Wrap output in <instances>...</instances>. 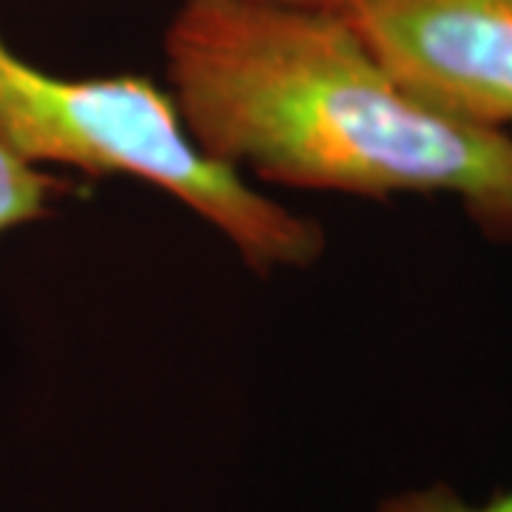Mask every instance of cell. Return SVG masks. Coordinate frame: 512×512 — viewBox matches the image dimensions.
Segmentation results:
<instances>
[{"label": "cell", "mask_w": 512, "mask_h": 512, "mask_svg": "<svg viewBox=\"0 0 512 512\" xmlns=\"http://www.w3.org/2000/svg\"><path fill=\"white\" fill-rule=\"evenodd\" d=\"M168 94L202 154L237 174L367 200L444 194L512 239V134L424 100L339 9L180 0Z\"/></svg>", "instance_id": "obj_1"}, {"label": "cell", "mask_w": 512, "mask_h": 512, "mask_svg": "<svg viewBox=\"0 0 512 512\" xmlns=\"http://www.w3.org/2000/svg\"><path fill=\"white\" fill-rule=\"evenodd\" d=\"M0 137L40 168L134 177L214 225L254 271H296L325 251L319 222L293 214L191 140L168 89L146 77H60L0 35Z\"/></svg>", "instance_id": "obj_2"}, {"label": "cell", "mask_w": 512, "mask_h": 512, "mask_svg": "<svg viewBox=\"0 0 512 512\" xmlns=\"http://www.w3.org/2000/svg\"><path fill=\"white\" fill-rule=\"evenodd\" d=\"M339 12L424 100L512 128V0H348Z\"/></svg>", "instance_id": "obj_3"}, {"label": "cell", "mask_w": 512, "mask_h": 512, "mask_svg": "<svg viewBox=\"0 0 512 512\" xmlns=\"http://www.w3.org/2000/svg\"><path fill=\"white\" fill-rule=\"evenodd\" d=\"M63 191L57 174L29 163L0 137V237L46 217Z\"/></svg>", "instance_id": "obj_4"}, {"label": "cell", "mask_w": 512, "mask_h": 512, "mask_svg": "<svg viewBox=\"0 0 512 512\" xmlns=\"http://www.w3.org/2000/svg\"><path fill=\"white\" fill-rule=\"evenodd\" d=\"M379 512H512V490L495 495L487 504H467L447 484H433L427 490L387 498Z\"/></svg>", "instance_id": "obj_5"}, {"label": "cell", "mask_w": 512, "mask_h": 512, "mask_svg": "<svg viewBox=\"0 0 512 512\" xmlns=\"http://www.w3.org/2000/svg\"><path fill=\"white\" fill-rule=\"evenodd\" d=\"M271 3H288V6H313V9H339L348 0H271Z\"/></svg>", "instance_id": "obj_6"}]
</instances>
